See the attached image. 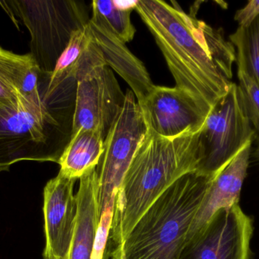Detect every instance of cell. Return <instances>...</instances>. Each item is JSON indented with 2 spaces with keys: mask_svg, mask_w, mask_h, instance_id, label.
Masks as SVG:
<instances>
[{
  "mask_svg": "<svg viewBox=\"0 0 259 259\" xmlns=\"http://www.w3.org/2000/svg\"><path fill=\"white\" fill-rule=\"evenodd\" d=\"M255 136L238 85L233 82L228 92L208 113L199 131L201 162L197 173L214 177L252 143Z\"/></svg>",
  "mask_w": 259,
  "mask_h": 259,
  "instance_id": "cell-6",
  "label": "cell"
},
{
  "mask_svg": "<svg viewBox=\"0 0 259 259\" xmlns=\"http://www.w3.org/2000/svg\"><path fill=\"white\" fill-rule=\"evenodd\" d=\"M121 91L110 67L101 65L77 79L71 135L94 131L106 139L124 106Z\"/></svg>",
  "mask_w": 259,
  "mask_h": 259,
  "instance_id": "cell-9",
  "label": "cell"
},
{
  "mask_svg": "<svg viewBox=\"0 0 259 259\" xmlns=\"http://www.w3.org/2000/svg\"><path fill=\"white\" fill-rule=\"evenodd\" d=\"M88 23L106 65L127 82L137 97V103H143L155 86L143 62L112 33L98 16L93 14Z\"/></svg>",
  "mask_w": 259,
  "mask_h": 259,
  "instance_id": "cell-12",
  "label": "cell"
},
{
  "mask_svg": "<svg viewBox=\"0 0 259 259\" xmlns=\"http://www.w3.org/2000/svg\"><path fill=\"white\" fill-rule=\"evenodd\" d=\"M135 95L125 94L124 106L104 141V152L97 167L100 182L102 214L115 207V199L139 146L148 132V126Z\"/></svg>",
  "mask_w": 259,
  "mask_h": 259,
  "instance_id": "cell-7",
  "label": "cell"
},
{
  "mask_svg": "<svg viewBox=\"0 0 259 259\" xmlns=\"http://www.w3.org/2000/svg\"><path fill=\"white\" fill-rule=\"evenodd\" d=\"M136 10L155 38L177 88L208 115L232 85L236 50L222 28L188 15L179 5L137 0Z\"/></svg>",
  "mask_w": 259,
  "mask_h": 259,
  "instance_id": "cell-1",
  "label": "cell"
},
{
  "mask_svg": "<svg viewBox=\"0 0 259 259\" xmlns=\"http://www.w3.org/2000/svg\"><path fill=\"white\" fill-rule=\"evenodd\" d=\"M104 152L103 137L91 130H80L71 135L58 164L59 173L71 179H80L96 168Z\"/></svg>",
  "mask_w": 259,
  "mask_h": 259,
  "instance_id": "cell-16",
  "label": "cell"
},
{
  "mask_svg": "<svg viewBox=\"0 0 259 259\" xmlns=\"http://www.w3.org/2000/svg\"><path fill=\"white\" fill-rule=\"evenodd\" d=\"M258 158H259V154H258Z\"/></svg>",
  "mask_w": 259,
  "mask_h": 259,
  "instance_id": "cell-22",
  "label": "cell"
},
{
  "mask_svg": "<svg viewBox=\"0 0 259 259\" xmlns=\"http://www.w3.org/2000/svg\"><path fill=\"white\" fill-rule=\"evenodd\" d=\"M213 178L188 173L148 208L121 246L122 259H180Z\"/></svg>",
  "mask_w": 259,
  "mask_h": 259,
  "instance_id": "cell-4",
  "label": "cell"
},
{
  "mask_svg": "<svg viewBox=\"0 0 259 259\" xmlns=\"http://www.w3.org/2000/svg\"><path fill=\"white\" fill-rule=\"evenodd\" d=\"M93 14L98 16L120 41H132L136 29L131 20L132 9H124L117 1H94Z\"/></svg>",
  "mask_w": 259,
  "mask_h": 259,
  "instance_id": "cell-19",
  "label": "cell"
},
{
  "mask_svg": "<svg viewBox=\"0 0 259 259\" xmlns=\"http://www.w3.org/2000/svg\"><path fill=\"white\" fill-rule=\"evenodd\" d=\"M251 149L252 143H249L213 178L187 238L201 229L217 211L239 205L247 176Z\"/></svg>",
  "mask_w": 259,
  "mask_h": 259,
  "instance_id": "cell-13",
  "label": "cell"
},
{
  "mask_svg": "<svg viewBox=\"0 0 259 259\" xmlns=\"http://www.w3.org/2000/svg\"><path fill=\"white\" fill-rule=\"evenodd\" d=\"M199 131L164 138L148 128L115 199L108 242L114 255L121 256L129 233L162 193L182 176L197 172Z\"/></svg>",
  "mask_w": 259,
  "mask_h": 259,
  "instance_id": "cell-2",
  "label": "cell"
},
{
  "mask_svg": "<svg viewBox=\"0 0 259 259\" xmlns=\"http://www.w3.org/2000/svg\"><path fill=\"white\" fill-rule=\"evenodd\" d=\"M253 231L240 205L223 208L187 239L180 259H251Z\"/></svg>",
  "mask_w": 259,
  "mask_h": 259,
  "instance_id": "cell-8",
  "label": "cell"
},
{
  "mask_svg": "<svg viewBox=\"0 0 259 259\" xmlns=\"http://www.w3.org/2000/svg\"><path fill=\"white\" fill-rule=\"evenodd\" d=\"M47 75L30 53L17 54L0 47V104L15 106L36 94Z\"/></svg>",
  "mask_w": 259,
  "mask_h": 259,
  "instance_id": "cell-15",
  "label": "cell"
},
{
  "mask_svg": "<svg viewBox=\"0 0 259 259\" xmlns=\"http://www.w3.org/2000/svg\"><path fill=\"white\" fill-rule=\"evenodd\" d=\"M239 79V91L243 100L246 115L251 124L255 128L258 137V155L259 154V86L243 71L237 70Z\"/></svg>",
  "mask_w": 259,
  "mask_h": 259,
  "instance_id": "cell-20",
  "label": "cell"
},
{
  "mask_svg": "<svg viewBox=\"0 0 259 259\" xmlns=\"http://www.w3.org/2000/svg\"><path fill=\"white\" fill-rule=\"evenodd\" d=\"M47 74L36 94L15 106L0 104V172L23 161L59 163L71 137L75 82L49 90Z\"/></svg>",
  "mask_w": 259,
  "mask_h": 259,
  "instance_id": "cell-3",
  "label": "cell"
},
{
  "mask_svg": "<svg viewBox=\"0 0 259 259\" xmlns=\"http://www.w3.org/2000/svg\"><path fill=\"white\" fill-rule=\"evenodd\" d=\"M0 5L12 20L16 18L27 27L30 54L47 74L53 72L73 33L90 20L78 2L12 0Z\"/></svg>",
  "mask_w": 259,
  "mask_h": 259,
  "instance_id": "cell-5",
  "label": "cell"
},
{
  "mask_svg": "<svg viewBox=\"0 0 259 259\" xmlns=\"http://www.w3.org/2000/svg\"><path fill=\"white\" fill-rule=\"evenodd\" d=\"M77 220L68 259H91L101 219L97 167L79 179Z\"/></svg>",
  "mask_w": 259,
  "mask_h": 259,
  "instance_id": "cell-14",
  "label": "cell"
},
{
  "mask_svg": "<svg viewBox=\"0 0 259 259\" xmlns=\"http://www.w3.org/2000/svg\"><path fill=\"white\" fill-rule=\"evenodd\" d=\"M229 39L235 47L237 69L259 86V16L247 27H238Z\"/></svg>",
  "mask_w": 259,
  "mask_h": 259,
  "instance_id": "cell-18",
  "label": "cell"
},
{
  "mask_svg": "<svg viewBox=\"0 0 259 259\" xmlns=\"http://www.w3.org/2000/svg\"><path fill=\"white\" fill-rule=\"evenodd\" d=\"M94 42V35L89 23L73 33L68 46L58 59L50 76L49 83L50 91H56L67 81H76V75L88 56Z\"/></svg>",
  "mask_w": 259,
  "mask_h": 259,
  "instance_id": "cell-17",
  "label": "cell"
},
{
  "mask_svg": "<svg viewBox=\"0 0 259 259\" xmlns=\"http://www.w3.org/2000/svg\"><path fill=\"white\" fill-rule=\"evenodd\" d=\"M259 16V0H250L243 8L236 12L234 19L239 27H247L257 17Z\"/></svg>",
  "mask_w": 259,
  "mask_h": 259,
  "instance_id": "cell-21",
  "label": "cell"
},
{
  "mask_svg": "<svg viewBox=\"0 0 259 259\" xmlns=\"http://www.w3.org/2000/svg\"><path fill=\"white\" fill-rule=\"evenodd\" d=\"M140 108L148 128L164 138H175L202 129L207 116L179 88L155 86Z\"/></svg>",
  "mask_w": 259,
  "mask_h": 259,
  "instance_id": "cell-11",
  "label": "cell"
},
{
  "mask_svg": "<svg viewBox=\"0 0 259 259\" xmlns=\"http://www.w3.org/2000/svg\"><path fill=\"white\" fill-rule=\"evenodd\" d=\"M76 181L59 173L44 188V259L69 258L78 211L74 192Z\"/></svg>",
  "mask_w": 259,
  "mask_h": 259,
  "instance_id": "cell-10",
  "label": "cell"
}]
</instances>
